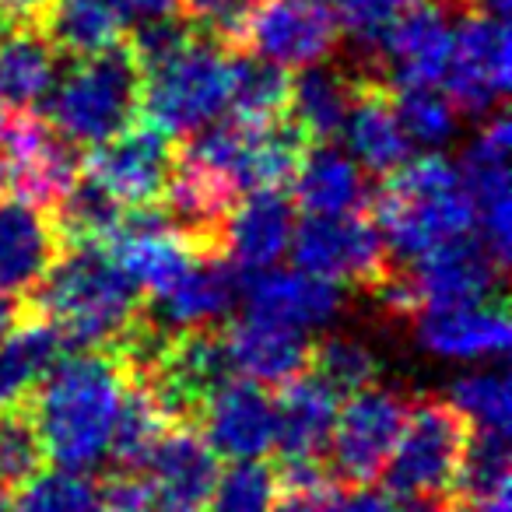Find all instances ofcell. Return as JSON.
<instances>
[{
	"label": "cell",
	"mask_w": 512,
	"mask_h": 512,
	"mask_svg": "<svg viewBox=\"0 0 512 512\" xmlns=\"http://www.w3.org/2000/svg\"><path fill=\"white\" fill-rule=\"evenodd\" d=\"M127 369L113 351L81 348L57 362L29 397L46 460L67 470H92L109 456Z\"/></svg>",
	"instance_id": "cell-1"
},
{
	"label": "cell",
	"mask_w": 512,
	"mask_h": 512,
	"mask_svg": "<svg viewBox=\"0 0 512 512\" xmlns=\"http://www.w3.org/2000/svg\"><path fill=\"white\" fill-rule=\"evenodd\" d=\"M29 306L53 323L64 344L95 351H116L141 316V288L92 242L64 246L57 264L46 271Z\"/></svg>",
	"instance_id": "cell-2"
},
{
	"label": "cell",
	"mask_w": 512,
	"mask_h": 512,
	"mask_svg": "<svg viewBox=\"0 0 512 512\" xmlns=\"http://www.w3.org/2000/svg\"><path fill=\"white\" fill-rule=\"evenodd\" d=\"M372 221L393 264L418 260L428 249L474 232V211L463 193L460 169L439 151L411 155L397 172L386 176Z\"/></svg>",
	"instance_id": "cell-3"
},
{
	"label": "cell",
	"mask_w": 512,
	"mask_h": 512,
	"mask_svg": "<svg viewBox=\"0 0 512 512\" xmlns=\"http://www.w3.org/2000/svg\"><path fill=\"white\" fill-rule=\"evenodd\" d=\"M306 148V134L288 116L249 120L232 113L190 134L176 155L221 179L235 197H246L253 190H281Z\"/></svg>",
	"instance_id": "cell-4"
},
{
	"label": "cell",
	"mask_w": 512,
	"mask_h": 512,
	"mask_svg": "<svg viewBox=\"0 0 512 512\" xmlns=\"http://www.w3.org/2000/svg\"><path fill=\"white\" fill-rule=\"evenodd\" d=\"M46 120L74 144H99L141 116V64L127 39L71 60L43 99Z\"/></svg>",
	"instance_id": "cell-5"
},
{
	"label": "cell",
	"mask_w": 512,
	"mask_h": 512,
	"mask_svg": "<svg viewBox=\"0 0 512 512\" xmlns=\"http://www.w3.org/2000/svg\"><path fill=\"white\" fill-rule=\"evenodd\" d=\"M232 92V50L193 29L179 50L141 71V113L169 137L221 120Z\"/></svg>",
	"instance_id": "cell-6"
},
{
	"label": "cell",
	"mask_w": 512,
	"mask_h": 512,
	"mask_svg": "<svg viewBox=\"0 0 512 512\" xmlns=\"http://www.w3.org/2000/svg\"><path fill=\"white\" fill-rule=\"evenodd\" d=\"M505 271L509 267L491 253L488 242L477 232H467L428 249L418 260L393 264L383 285H376L369 295H376V302L390 316L411 320L421 309L491 299L502 288Z\"/></svg>",
	"instance_id": "cell-7"
},
{
	"label": "cell",
	"mask_w": 512,
	"mask_h": 512,
	"mask_svg": "<svg viewBox=\"0 0 512 512\" xmlns=\"http://www.w3.org/2000/svg\"><path fill=\"white\" fill-rule=\"evenodd\" d=\"M470 439V425L449 400H414L390 460L383 463V481L400 498L453 495L456 470Z\"/></svg>",
	"instance_id": "cell-8"
},
{
	"label": "cell",
	"mask_w": 512,
	"mask_h": 512,
	"mask_svg": "<svg viewBox=\"0 0 512 512\" xmlns=\"http://www.w3.org/2000/svg\"><path fill=\"white\" fill-rule=\"evenodd\" d=\"M411 411V397L397 386H365L351 393L348 404L337 407L334 428H330V474L344 488H362L383 474L400 428Z\"/></svg>",
	"instance_id": "cell-9"
},
{
	"label": "cell",
	"mask_w": 512,
	"mask_h": 512,
	"mask_svg": "<svg viewBox=\"0 0 512 512\" xmlns=\"http://www.w3.org/2000/svg\"><path fill=\"white\" fill-rule=\"evenodd\" d=\"M292 256L299 271H309L334 285H351L372 292L393 271V256L379 235L376 221L358 214L316 218L306 214L292 232Z\"/></svg>",
	"instance_id": "cell-10"
},
{
	"label": "cell",
	"mask_w": 512,
	"mask_h": 512,
	"mask_svg": "<svg viewBox=\"0 0 512 512\" xmlns=\"http://www.w3.org/2000/svg\"><path fill=\"white\" fill-rule=\"evenodd\" d=\"M512 81L509 22L484 11H460V22L449 39L442 92L456 113L488 116L502 109Z\"/></svg>",
	"instance_id": "cell-11"
},
{
	"label": "cell",
	"mask_w": 512,
	"mask_h": 512,
	"mask_svg": "<svg viewBox=\"0 0 512 512\" xmlns=\"http://www.w3.org/2000/svg\"><path fill=\"white\" fill-rule=\"evenodd\" d=\"M176 165V137L137 116L130 127L92 144L81 158V172L106 186L123 207L158 204Z\"/></svg>",
	"instance_id": "cell-12"
},
{
	"label": "cell",
	"mask_w": 512,
	"mask_h": 512,
	"mask_svg": "<svg viewBox=\"0 0 512 512\" xmlns=\"http://www.w3.org/2000/svg\"><path fill=\"white\" fill-rule=\"evenodd\" d=\"M0 151L8 162L11 193L46 211H53L81 176L78 144L67 141L46 116H36L32 109L11 113Z\"/></svg>",
	"instance_id": "cell-13"
},
{
	"label": "cell",
	"mask_w": 512,
	"mask_h": 512,
	"mask_svg": "<svg viewBox=\"0 0 512 512\" xmlns=\"http://www.w3.org/2000/svg\"><path fill=\"white\" fill-rule=\"evenodd\" d=\"M344 29L330 0H264L239 50H253L285 71L327 64Z\"/></svg>",
	"instance_id": "cell-14"
},
{
	"label": "cell",
	"mask_w": 512,
	"mask_h": 512,
	"mask_svg": "<svg viewBox=\"0 0 512 512\" xmlns=\"http://www.w3.org/2000/svg\"><path fill=\"white\" fill-rule=\"evenodd\" d=\"M509 148L512 123L502 109L491 113V120L477 130L460 158L463 193L474 211V232L488 242L491 253L509 267L512 249V197H509Z\"/></svg>",
	"instance_id": "cell-15"
},
{
	"label": "cell",
	"mask_w": 512,
	"mask_h": 512,
	"mask_svg": "<svg viewBox=\"0 0 512 512\" xmlns=\"http://www.w3.org/2000/svg\"><path fill=\"white\" fill-rule=\"evenodd\" d=\"M449 8L435 0H418L400 11L372 50L369 71L390 88L439 85L449 57Z\"/></svg>",
	"instance_id": "cell-16"
},
{
	"label": "cell",
	"mask_w": 512,
	"mask_h": 512,
	"mask_svg": "<svg viewBox=\"0 0 512 512\" xmlns=\"http://www.w3.org/2000/svg\"><path fill=\"white\" fill-rule=\"evenodd\" d=\"M242 295V274L221 249H204L193 264L144 306V316L165 337L193 327H214L235 309Z\"/></svg>",
	"instance_id": "cell-17"
},
{
	"label": "cell",
	"mask_w": 512,
	"mask_h": 512,
	"mask_svg": "<svg viewBox=\"0 0 512 512\" xmlns=\"http://www.w3.org/2000/svg\"><path fill=\"white\" fill-rule=\"evenodd\" d=\"M414 341L421 351L446 362H488L505 358L512 341L509 313L502 299L460 302V306L421 309L411 316Z\"/></svg>",
	"instance_id": "cell-18"
},
{
	"label": "cell",
	"mask_w": 512,
	"mask_h": 512,
	"mask_svg": "<svg viewBox=\"0 0 512 512\" xmlns=\"http://www.w3.org/2000/svg\"><path fill=\"white\" fill-rule=\"evenodd\" d=\"M197 425L225 460H264L274 453V397L253 379H225L204 400Z\"/></svg>",
	"instance_id": "cell-19"
},
{
	"label": "cell",
	"mask_w": 512,
	"mask_h": 512,
	"mask_svg": "<svg viewBox=\"0 0 512 512\" xmlns=\"http://www.w3.org/2000/svg\"><path fill=\"white\" fill-rule=\"evenodd\" d=\"M218 474V453L197 425H172L144 463L151 498L162 512H207Z\"/></svg>",
	"instance_id": "cell-20"
},
{
	"label": "cell",
	"mask_w": 512,
	"mask_h": 512,
	"mask_svg": "<svg viewBox=\"0 0 512 512\" xmlns=\"http://www.w3.org/2000/svg\"><path fill=\"white\" fill-rule=\"evenodd\" d=\"M64 253L53 214L15 193H0V292L29 299Z\"/></svg>",
	"instance_id": "cell-21"
},
{
	"label": "cell",
	"mask_w": 512,
	"mask_h": 512,
	"mask_svg": "<svg viewBox=\"0 0 512 512\" xmlns=\"http://www.w3.org/2000/svg\"><path fill=\"white\" fill-rule=\"evenodd\" d=\"M344 141L365 176H390L414 155L411 137L404 134L393 109V92L383 78L369 71H355V95H351Z\"/></svg>",
	"instance_id": "cell-22"
},
{
	"label": "cell",
	"mask_w": 512,
	"mask_h": 512,
	"mask_svg": "<svg viewBox=\"0 0 512 512\" xmlns=\"http://www.w3.org/2000/svg\"><path fill=\"white\" fill-rule=\"evenodd\" d=\"M295 232V204L281 190H253L239 197L221 225V253L239 274L267 271L288 253Z\"/></svg>",
	"instance_id": "cell-23"
},
{
	"label": "cell",
	"mask_w": 512,
	"mask_h": 512,
	"mask_svg": "<svg viewBox=\"0 0 512 512\" xmlns=\"http://www.w3.org/2000/svg\"><path fill=\"white\" fill-rule=\"evenodd\" d=\"M242 295H246V313L264 316V320L285 323L302 334L320 330L341 313L344 292L334 281H323L309 271H256L242 278Z\"/></svg>",
	"instance_id": "cell-24"
},
{
	"label": "cell",
	"mask_w": 512,
	"mask_h": 512,
	"mask_svg": "<svg viewBox=\"0 0 512 512\" xmlns=\"http://www.w3.org/2000/svg\"><path fill=\"white\" fill-rule=\"evenodd\" d=\"M225 341L235 376H246L260 386H285L288 379L302 376L313 351L309 334L253 313H242L239 320L228 323Z\"/></svg>",
	"instance_id": "cell-25"
},
{
	"label": "cell",
	"mask_w": 512,
	"mask_h": 512,
	"mask_svg": "<svg viewBox=\"0 0 512 512\" xmlns=\"http://www.w3.org/2000/svg\"><path fill=\"white\" fill-rule=\"evenodd\" d=\"M292 200L306 214L334 218V214H358L372 207L369 176L351 155L334 144H309L292 172Z\"/></svg>",
	"instance_id": "cell-26"
},
{
	"label": "cell",
	"mask_w": 512,
	"mask_h": 512,
	"mask_svg": "<svg viewBox=\"0 0 512 512\" xmlns=\"http://www.w3.org/2000/svg\"><path fill=\"white\" fill-rule=\"evenodd\" d=\"M337 393L316 372L288 379L274 397V453L281 460H320L337 418Z\"/></svg>",
	"instance_id": "cell-27"
},
{
	"label": "cell",
	"mask_w": 512,
	"mask_h": 512,
	"mask_svg": "<svg viewBox=\"0 0 512 512\" xmlns=\"http://www.w3.org/2000/svg\"><path fill=\"white\" fill-rule=\"evenodd\" d=\"M60 351V330L29 306V313L0 337V407L29 404L46 372L57 365Z\"/></svg>",
	"instance_id": "cell-28"
},
{
	"label": "cell",
	"mask_w": 512,
	"mask_h": 512,
	"mask_svg": "<svg viewBox=\"0 0 512 512\" xmlns=\"http://www.w3.org/2000/svg\"><path fill=\"white\" fill-rule=\"evenodd\" d=\"M53 53L67 60H81L123 43L127 25L113 11L109 0H46L29 18Z\"/></svg>",
	"instance_id": "cell-29"
},
{
	"label": "cell",
	"mask_w": 512,
	"mask_h": 512,
	"mask_svg": "<svg viewBox=\"0 0 512 512\" xmlns=\"http://www.w3.org/2000/svg\"><path fill=\"white\" fill-rule=\"evenodd\" d=\"M57 81V53L32 22L0 32V109H36Z\"/></svg>",
	"instance_id": "cell-30"
},
{
	"label": "cell",
	"mask_w": 512,
	"mask_h": 512,
	"mask_svg": "<svg viewBox=\"0 0 512 512\" xmlns=\"http://www.w3.org/2000/svg\"><path fill=\"white\" fill-rule=\"evenodd\" d=\"M351 95H355V74H344L341 67L327 64L302 67L299 78H292L288 120L306 134L309 144H327L341 137Z\"/></svg>",
	"instance_id": "cell-31"
},
{
	"label": "cell",
	"mask_w": 512,
	"mask_h": 512,
	"mask_svg": "<svg viewBox=\"0 0 512 512\" xmlns=\"http://www.w3.org/2000/svg\"><path fill=\"white\" fill-rule=\"evenodd\" d=\"M172 428L169 414L148 390V383L127 376L120 400V414L113 425V442H109V460L120 470H144L148 456L162 442V435Z\"/></svg>",
	"instance_id": "cell-32"
},
{
	"label": "cell",
	"mask_w": 512,
	"mask_h": 512,
	"mask_svg": "<svg viewBox=\"0 0 512 512\" xmlns=\"http://www.w3.org/2000/svg\"><path fill=\"white\" fill-rule=\"evenodd\" d=\"M50 214H53V225H57L60 239H64V246H81V242L102 246V242L120 228L127 207H123L106 186H99L92 176L81 172Z\"/></svg>",
	"instance_id": "cell-33"
},
{
	"label": "cell",
	"mask_w": 512,
	"mask_h": 512,
	"mask_svg": "<svg viewBox=\"0 0 512 512\" xmlns=\"http://www.w3.org/2000/svg\"><path fill=\"white\" fill-rule=\"evenodd\" d=\"M288 99H292V74L285 67L271 64L264 57H246L242 50H232V92H228V109L235 116L249 120H274L288 116Z\"/></svg>",
	"instance_id": "cell-34"
},
{
	"label": "cell",
	"mask_w": 512,
	"mask_h": 512,
	"mask_svg": "<svg viewBox=\"0 0 512 512\" xmlns=\"http://www.w3.org/2000/svg\"><path fill=\"white\" fill-rule=\"evenodd\" d=\"M11 512H106L102 484L85 477V470H39L22 484Z\"/></svg>",
	"instance_id": "cell-35"
},
{
	"label": "cell",
	"mask_w": 512,
	"mask_h": 512,
	"mask_svg": "<svg viewBox=\"0 0 512 512\" xmlns=\"http://www.w3.org/2000/svg\"><path fill=\"white\" fill-rule=\"evenodd\" d=\"M449 404L463 414L474 432H502L512 428V383L505 369H481L449 383Z\"/></svg>",
	"instance_id": "cell-36"
},
{
	"label": "cell",
	"mask_w": 512,
	"mask_h": 512,
	"mask_svg": "<svg viewBox=\"0 0 512 512\" xmlns=\"http://www.w3.org/2000/svg\"><path fill=\"white\" fill-rule=\"evenodd\" d=\"M309 365L337 397H351V393L372 386L379 379V369H383L376 351L348 334H330L320 344H313Z\"/></svg>",
	"instance_id": "cell-37"
},
{
	"label": "cell",
	"mask_w": 512,
	"mask_h": 512,
	"mask_svg": "<svg viewBox=\"0 0 512 512\" xmlns=\"http://www.w3.org/2000/svg\"><path fill=\"white\" fill-rule=\"evenodd\" d=\"M390 92H393L397 120L404 127V134L411 137V144L439 151L442 144L453 141L456 109L446 99V92H439V85H411V88H390Z\"/></svg>",
	"instance_id": "cell-38"
},
{
	"label": "cell",
	"mask_w": 512,
	"mask_h": 512,
	"mask_svg": "<svg viewBox=\"0 0 512 512\" xmlns=\"http://www.w3.org/2000/svg\"><path fill=\"white\" fill-rule=\"evenodd\" d=\"M505 488H509V435L470 428L467 449H463L460 470H456L453 481V495H460V502L474 505Z\"/></svg>",
	"instance_id": "cell-39"
},
{
	"label": "cell",
	"mask_w": 512,
	"mask_h": 512,
	"mask_svg": "<svg viewBox=\"0 0 512 512\" xmlns=\"http://www.w3.org/2000/svg\"><path fill=\"white\" fill-rule=\"evenodd\" d=\"M278 474L264 460H232L214 481L207 512H274Z\"/></svg>",
	"instance_id": "cell-40"
},
{
	"label": "cell",
	"mask_w": 512,
	"mask_h": 512,
	"mask_svg": "<svg viewBox=\"0 0 512 512\" xmlns=\"http://www.w3.org/2000/svg\"><path fill=\"white\" fill-rule=\"evenodd\" d=\"M46 463L43 439L36 432L29 404L0 407V481L8 488H22Z\"/></svg>",
	"instance_id": "cell-41"
},
{
	"label": "cell",
	"mask_w": 512,
	"mask_h": 512,
	"mask_svg": "<svg viewBox=\"0 0 512 512\" xmlns=\"http://www.w3.org/2000/svg\"><path fill=\"white\" fill-rule=\"evenodd\" d=\"M264 0H179V15L204 36L218 39L228 50H239L253 15Z\"/></svg>",
	"instance_id": "cell-42"
},
{
	"label": "cell",
	"mask_w": 512,
	"mask_h": 512,
	"mask_svg": "<svg viewBox=\"0 0 512 512\" xmlns=\"http://www.w3.org/2000/svg\"><path fill=\"white\" fill-rule=\"evenodd\" d=\"M411 4H418V0H330V8H334L337 18H341V29L365 50L362 71H369L372 50H376L386 25H390L400 11L411 8Z\"/></svg>",
	"instance_id": "cell-43"
},
{
	"label": "cell",
	"mask_w": 512,
	"mask_h": 512,
	"mask_svg": "<svg viewBox=\"0 0 512 512\" xmlns=\"http://www.w3.org/2000/svg\"><path fill=\"white\" fill-rule=\"evenodd\" d=\"M109 4H113V11L127 29L179 15V0H109Z\"/></svg>",
	"instance_id": "cell-44"
},
{
	"label": "cell",
	"mask_w": 512,
	"mask_h": 512,
	"mask_svg": "<svg viewBox=\"0 0 512 512\" xmlns=\"http://www.w3.org/2000/svg\"><path fill=\"white\" fill-rule=\"evenodd\" d=\"M386 509H390V502H386L383 491H372L369 484H362V488H348V495L334 498L327 512H386Z\"/></svg>",
	"instance_id": "cell-45"
},
{
	"label": "cell",
	"mask_w": 512,
	"mask_h": 512,
	"mask_svg": "<svg viewBox=\"0 0 512 512\" xmlns=\"http://www.w3.org/2000/svg\"><path fill=\"white\" fill-rule=\"evenodd\" d=\"M29 313V299H18V295H4L0 292V337L8 334L22 316Z\"/></svg>",
	"instance_id": "cell-46"
},
{
	"label": "cell",
	"mask_w": 512,
	"mask_h": 512,
	"mask_svg": "<svg viewBox=\"0 0 512 512\" xmlns=\"http://www.w3.org/2000/svg\"><path fill=\"white\" fill-rule=\"evenodd\" d=\"M509 4L512 0H463V11H484V15L509 18Z\"/></svg>",
	"instance_id": "cell-47"
},
{
	"label": "cell",
	"mask_w": 512,
	"mask_h": 512,
	"mask_svg": "<svg viewBox=\"0 0 512 512\" xmlns=\"http://www.w3.org/2000/svg\"><path fill=\"white\" fill-rule=\"evenodd\" d=\"M442 502H435V498H400L397 505L390 502V509L386 512H439Z\"/></svg>",
	"instance_id": "cell-48"
},
{
	"label": "cell",
	"mask_w": 512,
	"mask_h": 512,
	"mask_svg": "<svg viewBox=\"0 0 512 512\" xmlns=\"http://www.w3.org/2000/svg\"><path fill=\"white\" fill-rule=\"evenodd\" d=\"M474 512H512V502H509V488L505 491H495V495L481 498V502L470 505Z\"/></svg>",
	"instance_id": "cell-49"
},
{
	"label": "cell",
	"mask_w": 512,
	"mask_h": 512,
	"mask_svg": "<svg viewBox=\"0 0 512 512\" xmlns=\"http://www.w3.org/2000/svg\"><path fill=\"white\" fill-rule=\"evenodd\" d=\"M0 4H4V8H8L11 15L18 18V22H29V18L36 15L39 8H43L46 0H0Z\"/></svg>",
	"instance_id": "cell-50"
},
{
	"label": "cell",
	"mask_w": 512,
	"mask_h": 512,
	"mask_svg": "<svg viewBox=\"0 0 512 512\" xmlns=\"http://www.w3.org/2000/svg\"><path fill=\"white\" fill-rule=\"evenodd\" d=\"M11 502H15V498H11V488L0 481V512H11Z\"/></svg>",
	"instance_id": "cell-51"
},
{
	"label": "cell",
	"mask_w": 512,
	"mask_h": 512,
	"mask_svg": "<svg viewBox=\"0 0 512 512\" xmlns=\"http://www.w3.org/2000/svg\"><path fill=\"white\" fill-rule=\"evenodd\" d=\"M0 193H8V162H4V151H0Z\"/></svg>",
	"instance_id": "cell-52"
},
{
	"label": "cell",
	"mask_w": 512,
	"mask_h": 512,
	"mask_svg": "<svg viewBox=\"0 0 512 512\" xmlns=\"http://www.w3.org/2000/svg\"><path fill=\"white\" fill-rule=\"evenodd\" d=\"M15 22H18V18H15V15H11V11H8V8H4V4H0V32L8 29V25H15Z\"/></svg>",
	"instance_id": "cell-53"
},
{
	"label": "cell",
	"mask_w": 512,
	"mask_h": 512,
	"mask_svg": "<svg viewBox=\"0 0 512 512\" xmlns=\"http://www.w3.org/2000/svg\"><path fill=\"white\" fill-rule=\"evenodd\" d=\"M439 512H474V509H470V505L467 502H463V505H442V509Z\"/></svg>",
	"instance_id": "cell-54"
},
{
	"label": "cell",
	"mask_w": 512,
	"mask_h": 512,
	"mask_svg": "<svg viewBox=\"0 0 512 512\" xmlns=\"http://www.w3.org/2000/svg\"><path fill=\"white\" fill-rule=\"evenodd\" d=\"M141 512H162V509H158V505H148V509H141Z\"/></svg>",
	"instance_id": "cell-55"
}]
</instances>
